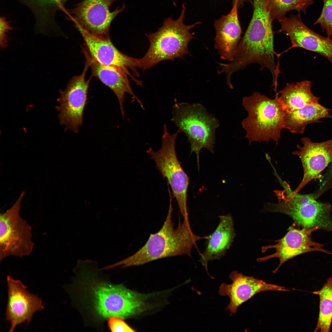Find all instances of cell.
<instances>
[{"label": "cell", "mask_w": 332, "mask_h": 332, "mask_svg": "<svg viewBox=\"0 0 332 332\" xmlns=\"http://www.w3.org/2000/svg\"><path fill=\"white\" fill-rule=\"evenodd\" d=\"M268 0H253V14L244 35L239 43L233 60L220 63V73H225L230 80L232 74L244 69L248 65L257 63L260 70L268 69L273 83L277 82L279 70L275 65L272 22L268 9Z\"/></svg>", "instance_id": "6da1fadb"}, {"label": "cell", "mask_w": 332, "mask_h": 332, "mask_svg": "<svg viewBox=\"0 0 332 332\" xmlns=\"http://www.w3.org/2000/svg\"><path fill=\"white\" fill-rule=\"evenodd\" d=\"M169 192V204L166 219L160 229L151 234L148 239L140 250L133 255L110 265L111 268L122 265V267L144 264L157 259L176 256L187 255L190 256L193 247L198 240L207 239L192 232L188 219L180 220L175 228L172 219V197Z\"/></svg>", "instance_id": "7a4b0ae2"}, {"label": "cell", "mask_w": 332, "mask_h": 332, "mask_svg": "<svg viewBox=\"0 0 332 332\" xmlns=\"http://www.w3.org/2000/svg\"><path fill=\"white\" fill-rule=\"evenodd\" d=\"M186 7L182 5L180 14L176 20L172 17L165 18L162 26L156 32L146 34L150 43L144 55L137 59V66L145 70L165 60H173L190 54L189 43L195 38L191 30L200 24V22L186 25L184 22Z\"/></svg>", "instance_id": "3957f363"}, {"label": "cell", "mask_w": 332, "mask_h": 332, "mask_svg": "<svg viewBox=\"0 0 332 332\" xmlns=\"http://www.w3.org/2000/svg\"><path fill=\"white\" fill-rule=\"evenodd\" d=\"M279 181L283 188L274 191L277 203H267L263 209L267 212L282 213L291 217L297 224L308 229L315 227L332 230L330 205L317 200L314 194L295 192L285 181Z\"/></svg>", "instance_id": "277c9868"}, {"label": "cell", "mask_w": 332, "mask_h": 332, "mask_svg": "<svg viewBox=\"0 0 332 332\" xmlns=\"http://www.w3.org/2000/svg\"><path fill=\"white\" fill-rule=\"evenodd\" d=\"M278 97L277 95L271 99L255 92L243 98L242 105L248 115L241 124L250 144L254 141L268 142L271 140L278 144L283 128L285 112Z\"/></svg>", "instance_id": "5b68a950"}, {"label": "cell", "mask_w": 332, "mask_h": 332, "mask_svg": "<svg viewBox=\"0 0 332 332\" xmlns=\"http://www.w3.org/2000/svg\"><path fill=\"white\" fill-rule=\"evenodd\" d=\"M171 121L187 136L191 152L195 153L199 167V154L203 148L214 152L218 120L201 104L179 103L175 99Z\"/></svg>", "instance_id": "8992f818"}, {"label": "cell", "mask_w": 332, "mask_h": 332, "mask_svg": "<svg viewBox=\"0 0 332 332\" xmlns=\"http://www.w3.org/2000/svg\"><path fill=\"white\" fill-rule=\"evenodd\" d=\"M181 131L178 129L172 134L168 131L166 124L163 126L160 148L154 151L150 148L146 151L163 177L167 180L177 202L180 212L183 219L188 218L187 206L188 177L181 166L175 149L177 135Z\"/></svg>", "instance_id": "52a82bcc"}, {"label": "cell", "mask_w": 332, "mask_h": 332, "mask_svg": "<svg viewBox=\"0 0 332 332\" xmlns=\"http://www.w3.org/2000/svg\"><path fill=\"white\" fill-rule=\"evenodd\" d=\"M22 192L12 206L0 216V262L9 256L22 258L30 255L35 243L32 228L20 215Z\"/></svg>", "instance_id": "ba28073f"}, {"label": "cell", "mask_w": 332, "mask_h": 332, "mask_svg": "<svg viewBox=\"0 0 332 332\" xmlns=\"http://www.w3.org/2000/svg\"><path fill=\"white\" fill-rule=\"evenodd\" d=\"M94 289L95 306L104 318H123L137 315L145 309V301L152 295L138 293L123 285L100 284Z\"/></svg>", "instance_id": "9c48e42d"}, {"label": "cell", "mask_w": 332, "mask_h": 332, "mask_svg": "<svg viewBox=\"0 0 332 332\" xmlns=\"http://www.w3.org/2000/svg\"><path fill=\"white\" fill-rule=\"evenodd\" d=\"M117 0H83L69 10L70 19L90 32L109 36L111 24L125 8L124 4L111 11L110 7Z\"/></svg>", "instance_id": "30bf717a"}, {"label": "cell", "mask_w": 332, "mask_h": 332, "mask_svg": "<svg viewBox=\"0 0 332 332\" xmlns=\"http://www.w3.org/2000/svg\"><path fill=\"white\" fill-rule=\"evenodd\" d=\"M89 65L87 61L85 68L80 75L73 77L66 89L61 92L59 98V117L61 123L75 133L83 123L85 107L87 99L88 90L90 79L85 76Z\"/></svg>", "instance_id": "8fae6325"}, {"label": "cell", "mask_w": 332, "mask_h": 332, "mask_svg": "<svg viewBox=\"0 0 332 332\" xmlns=\"http://www.w3.org/2000/svg\"><path fill=\"white\" fill-rule=\"evenodd\" d=\"M73 22L83 38L89 55L92 59L102 65L120 67L126 71L133 81H137L129 73L128 69H131L135 75L138 76L136 70L137 59L120 51L113 44L109 36L92 34L77 22Z\"/></svg>", "instance_id": "7c38bea8"}, {"label": "cell", "mask_w": 332, "mask_h": 332, "mask_svg": "<svg viewBox=\"0 0 332 332\" xmlns=\"http://www.w3.org/2000/svg\"><path fill=\"white\" fill-rule=\"evenodd\" d=\"M319 229L317 227L311 229L305 227L300 229L294 227L293 225L289 228L288 231L282 238L276 241L273 245L263 247L262 251L274 248L275 252L271 255L258 258L257 261H266L272 258H278L279 263L273 272L276 273L279 268L287 261L302 254L313 251H319L332 254L329 251L323 249L322 244L311 240L310 235L313 231Z\"/></svg>", "instance_id": "4fadbf2b"}, {"label": "cell", "mask_w": 332, "mask_h": 332, "mask_svg": "<svg viewBox=\"0 0 332 332\" xmlns=\"http://www.w3.org/2000/svg\"><path fill=\"white\" fill-rule=\"evenodd\" d=\"M7 281L8 296L5 320L10 322L9 332H11L19 325H28L34 313L44 307L42 299L27 290L21 281L9 275Z\"/></svg>", "instance_id": "5bb4252c"}, {"label": "cell", "mask_w": 332, "mask_h": 332, "mask_svg": "<svg viewBox=\"0 0 332 332\" xmlns=\"http://www.w3.org/2000/svg\"><path fill=\"white\" fill-rule=\"evenodd\" d=\"M301 141L302 146L297 145L298 150L292 152L300 159L303 171L302 180L294 190L296 193H298L312 180L320 179L322 172L332 162V139L316 143L304 137Z\"/></svg>", "instance_id": "9a60e30c"}, {"label": "cell", "mask_w": 332, "mask_h": 332, "mask_svg": "<svg viewBox=\"0 0 332 332\" xmlns=\"http://www.w3.org/2000/svg\"><path fill=\"white\" fill-rule=\"evenodd\" d=\"M279 32L289 36L290 48L299 47L316 53L327 59L332 64V38L325 37L307 27L302 20L299 13L291 14L280 22Z\"/></svg>", "instance_id": "2e32d148"}, {"label": "cell", "mask_w": 332, "mask_h": 332, "mask_svg": "<svg viewBox=\"0 0 332 332\" xmlns=\"http://www.w3.org/2000/svg\"><path fill=\"white\" fill-rule=\"evenodd\" d=\"M229 277L232 281L230 284L223 283L219 287V293L223 296L227 295L230 302L226 308L231 314H235L243 303L260 292L267 290L289 291L283 287L268 283L253 276H249L234 271Z\"/></svg>", "instance_id": "e0dca14e"}, {"label": "cell", "mask_w": 332, "mask_h": 332, "mask_svg": "<svg viewBox=\"0 0 332 332\" xmlns=\"http://www.w3.org/2000/svg\"><path fill=\"white\" fill-rule=\"evenodd\" d=\"M230 12L215 21V48L222 59L232 61L241 38L242 29L238 15V0L233 1Z\"/></svg>", "instance_id": "ac0fdd59"}, {"label": "cell", "mask_w": 332, "mask_h": 332, "mask_svg": "<svg viewBox=\"0 0 332 332\" xmlns=\"http://www.w3.org/2000/svg\"><path fill=\"white\" fill-rule=\"evenodd\" d=\"M85 54L87 61L91 68L92 75L110 88L117 96L123 117L124 116V103L126 93L131 95L144 109L142 103L131 88L128 77L129 75L126 71L117 66L101 64L92 59L86 52Z\"/></svg>", "instance_id": "d6986e66"}, {"label": "cell", "mask_w": 332, "mask_h": 332, "mask_svg": "<svg viewBox=\"0 0 332 332\" xmlns=\"http://www.w3.org/2000/svg\"><path fill=\"white\" fill-rule=\"evenodd\" d=\"M219 218L217 227L208 236L205 249L200 260L206 269L209 261L219 259L225 254L235 237L234 221L231 215H220Z\"/></svg>", "instance_id": "ffe728a7"}, {"label": "cell", "mask_w": 332, "mask_h": 332, "mask_svg": "<svg viewBox=\"0 0 332 332\" xmlns=\"http://www.w3.org/2000/svg\"><path fill=\"white\" fill-rule=\"evenodd\" d=\"M311 84L308 80L287 83L278 97L284 112L291 113L308 105L319 103L320 98L311 92Z\"/></svg>", "instance_id": "44dd1931"}, {"label": "cell", "mask_w": 332, "mask_h": 332, "mask_svg": "<svg viewBox=\"0 0 332 332\" xmlns=\"http://www.w3.org/2000/svg\"><path fill=\"white\" fill-rule=\"evenodd\" d=\"M330 110L318 103L308 105L291 113L285 112L283 128L292 133L302 134L308 124L320 122L321 119L328 117Z\"/></svg>", "instance_id": "7402d4cb"}, {"label": "cell", "mask_w": 332, "mask_h": 332, "mask_svg": "<svg viewBox=\"0 0 332 332\" xmlns=\"http://www.w3.org/2000/svg\"><path fill=\"white\" fill-rule=\"evenodd\" d=\"M319 297V311L314 332L330 331L332 321V277L329 278L319 290L313 292Z\"/></svg>", "instance_id": "603a6c76"}, {"label": "cell", "mask_w": 332, "mask_h": 332, "mask_svg": "<svg viewBox=\"0 0 332 332\" xmlns=\"http://www.w3.org/2000/svg\"><path fill=\"white\" fill-rule=\"evenodd\" d=\"M314 3L313 0H269L268 9L271 18L281 22L286 19V14L292 10L306 13V9Z\"/></svg>", "instance_id": "cb8c5ba5"}, {"label": "cell", "mask_w": 332, "mask_h": 332, "mask_svg": "<svg viewBox=\"0 0 332 332\" xmlns=\"http://www.w3.org/2000/svg\"><path fill=\"white\" fill-rule=\"evenodd\" d=\"M323 2L321 14L314 25L320 24L327 37L332 38V0H323Z\"/></svg>", "instance_id": "d4e9b609"}, {"label": "cell", "mask_w": 332, "mask_h": 332, "mask_svg": "<svg viewBox=\"0 0 332 332\" xmlns=\"http://www.w3.org/2000/svg\"><path fill=\"white\" fill-rule=\"evenodd\" d=\"M109 329L113 332H133L135 331L129 326L123 318L115 316L110 317L108 320Z\"/></svg>", "instance_id": "484cf974"}, {"label": "cell", "mask_w": 332, "mask_h": 332, "mask_svg": "<svg viewBox=\"0 0 332 332\" xmlns=\"http://www.w3.org/2000/svg\"><path fill=\"white\" fill-rule=\"evenodd\" d=\"M13 28L11 26L10 22L7 21L6 18L1 17L0 18V44L1 48L3 49L7 46V34Z\"/></svg>", "instance_id": "4316f807"}]
</instances>
